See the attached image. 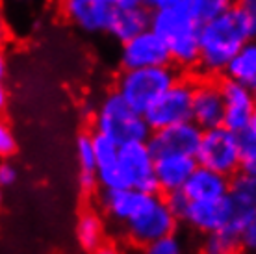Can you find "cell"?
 <instances>
[{
  "label": "cell",
  "mask_w": 256,
  "mask_h": 254,
  "mask_svg": "<svg viewBox=\"0 0 256 254\" xmlns=\"http://www.w3.org/2000/svg\"><path fill=\"white\" fill-rule=\"evenodd\" d=\"M249 39H254L249 22V6L238 0L216 17L204 19L198 28V62L195 76L221 78L232 56Z\"/></svg>",
  "instance_id": "6da1fadb"
},
{
  "label": "cell",
  "mask_w": 256,
  "mask_h": 254,
  "mask_svg": "<svg viewBox=\"0 0 256 254\" xmlns=\"http://www.w3.org/2000/svg\"><path fill=\"white\" fill-rule=\"evenodd\" d=\"M200 22L176 10H150V30L164 39L171 64L184 74H193L197 67Z\"/></svg>",
  "instance_id": "7a4b0ae2"
},
{
  "label": "cell",
  "mask_w": 256,
  "mask_h": 254,
  "mask_svg": "<svg viewBox=\"0 0 256 254\" xmlns=\"http://www.w3.org/2000/svg\"><path fill=\"white\" fill-rule=\"evenodd\" d=\"M91 132L102 134L117 145H124L132 141H147L152 130L143 114L132 108L116 89H110L91 115Z\"/></svg>",
  "instance_id": "3957f363"
},
{
  "label": "cell",
  "mask_w": 256,
  "mask_h": 254,
  "mask_svg": "<svg viewBox=\"0 0 256 254\" xmlns=\"http://www.w3.org/2000/svg\"><path fill=\"white\" fill-rule=\"evenodd\" d=\"M254 217V208L242 206L230 195H226L214 200H190L178 221L202 236L223 228H230L242 234V230Z\"/></svg>",
  "instance_id": "277c9868"
},
{
  "label": "cell",
  "mask_w": 256,
  "mask_h": 254,
  "mask_svg": "<svg viewBox=\"0 0 256 254\" xmlns=\"http://www.w3.org/2000/svg\"><path fill=\"white\" fill-rule=\"evenodd\" d=\"M182 74L184 72L176 69L173 64L141 69H121L117 72L114 89L132 108L138 110L140 114H145L148 106Z\"/></svg>",
  "instance_id": "5b68a950"
},
{
  "label": "cell",
  "mask_w": 256,
  "mask_h": 254,
  "mask_svg": "<svg viewBox=\"0 0 256 254\" xmlns=\"http://www.w3.org/2000/svg\"><path fill=\"white\" fill-rule=\"evenodd\" d=\"M178 219L174 216L162 193H148L145 202L122 224L121 232L130 245L147 248L164 236L176 234Z\"/></svg>",
  "instance_id": "8992f818"
},
{
  "label": "cell",
  "mask_w": 256,
  "mask_h": 254,
  "mask_svg": "<svg viewBox=\"0 0 256 254\" xmlns=\"http://www.w3.org/2000/svg\"><path fill=\"white\" fill-rule=\"evenodd\" d=\"M195 82H197L195 74H182L148 106L143 117L150 130H160L178 122L192 121Z\"/></svg>",
  "instance_id": "52a82bcc"
},
{
  "label": "cell",
  "mask_w": 256,
  "mask_h": 254,
  "mask_svg": "<svg viewBox=\"0 0 256 254\" xmlns=\"http://www.w3.org/2000/svg\"><path fill=\"white\" fill-rule=\"evenodd\" d=\"M197 164L212 171L232 176L242 169V160L238 152L236 134L224 126L202 130L200 145L197 148Z\"/></svg>",
  "instance_id": "ba28073f"
},
{
  "label": "cell",
  "mask_w": 256,
  "mask_h": 254,
  "mask_svg": "<svg viewBox=\"0 0 256 254\" xmlns=\"http://www.w3.org/2000/svg\"><path fill=\"white\" fill-rule=\"evenodd\" d=\"M119 164L128 188L145 193H160L154 171V156L147 141H132L119 145Z\"/></svg>",
  "instance_id": "9c48e42d"
},
{
  "label": "cell",
  "mask_w": 256,
  "mask_h": 254,
  "mask_svg": "<svg viewBox=\"0 0 256 254\" xmlns=\"http://www.w3.org/2000/svg\"><path fill=\"white\" fill-rule=\"evenodd\" d=\"M202 128L197 122L186 121L160 130H152L147 145L154 158L162 156H195L200 145Z\"/></svg>",
  "instance_id": "30bf717a"
},
{
  "label": "cell",
  "mask_w": 256,
  "mask_h": 254,
  "mask_svg": "<svg viewBox=\"0 0 256 254\" xmlns=\"http://www.w3.org/2000/svg\"><path fill=\"white\" fill-rule=\"evenodd\" d=\"M117 60L121 69H141V67L171 64V54L164 39L148 28L121 43Z\"/></svg>",
  "instance_id": "8fae6325"
},
{
  "label": "cell",
  "mask_w": 256,
  "mask_h": 254,
  "mask_svg": "<svg viewBox=\"0 0 256 254\" xmlns=\"http://www.w3.org/2000/svg\"><path fill=\"white\" fill-rule=\"evenodd\" d=\"M64 19L86 36L108 34L114 6L106 0H60Z\"/></svg>",
  "instance_id": "7c38bea8"
},
{
  "label": "cell",
  "mask_w": 256,
  "mask_h": 254,
  "mask_svg": "<svg viewBox=\"0 0 256 254\" xmlns=\"http://www.w3.org/2000/svg\"><path fill=\"white\" fill-rule=\"evenodd\" d=\"M218 80L224 102L223 126L238 134L240 130L249 126L250 115H252L256 104V95L247 84H242L226 76H221Z\"/></svg>",
  "instance_id": "4fadbf2b"
},
{
  "label": "cell",
  "mask_w": 256,
  "mask_h": 254,
  "mask_svg": "<svg viewBox=\"0 0 256 254\" xmlns=\"http://www.w3.org/2000/svg\"><path fill=\"white\" fill-rule=\"evenodd\" d=\"M224 102L216 78L197 76L195 93H193V115L192 121L197 122L202 130L223 126Z\"/></svg>",
  "instance_id": "5bb4252c"
},
{
  "label": "cell",
  "mask_w": 256,
  "mask_h": 254,
  "mask_svg": "<svg viewBox=\"0 0 256 254\" xmlns=\"http://www.w3.org/2000/svg\"><path fill=\"white\" fill-rule=\"evenodd\" d=\"M93 136V148L96 158V182L98 190H121L128 188L121 164H119V145L102 134L91 132Z\"/></svg>",
  "instance_id": "9a60e30c"
},
{
  "label": "cell",
  "mask_w": 256,
  "mask_h": 254,
  "mask_svg": "<svg viewBox=\"0 0 256 254\" xmlns=\"http://www.w3.org/2000/svg\"><path fill=\"white\" fill-rule=\"evenodd\" d=\"M147 195L148 193L134 188H121V190H100L96 193V198L108 221L116 228H121L145 202Z\"/></svg>",
  "instance_id": "2e32d148"
},
{
  "label": "cell",
  "mask_w": 256,
  "mask_h": 254,
  "mask_svg": "<svg viewBox=\"0 0 256 254\" xmlns=\"http://www.w3.org/2000/svg\"><path fill=\"white\" fill-rule=\"evenodd\" d=\"M195 156H162L154 158V171H156V182L158 191L162 195H167L171 191H178L186 186L188 178L197 167Z\"/></svg>",
  "instance_id": "e0dca14e"
},
{
  "label": "cell",
  "mask_w": 256,
  "mask_h": 254,
  "mask_svg": "<svg viewBox=\"0 0 256 254\" xmlns=\"http://www.w3.org/2000/svg\"><path fill=\"white\" fill-rule=\"evenodd\" d=\"M148 28H150V8H147L145 4L114 8L108 26V36L121 44Z\"/></svg>",
  "instance_id": "ac0fdd59"
},
{
  "label": "cell",
  "mask_w": 256,
  "mask_h": 254,
  "mask_svg": "<svg viewBox=\"0 0 256 254\" xmlns=\"http://www.w3.org/2000/svg\"><path fill=\"white\" fill-rule=\"evenodd\" d=\"M230 190V176H224L208 167L197 166L192 176L188 178L182 191L186 193L190 200H214L228 195Z\"/></svg>",
  "instance_id": "d6986e66"
},
{
  "label": "cell",
  "mask_w": 256,
  "mask_h": 254,
  "mask_svg": "<svg viewBox=\"0 0 256 254\" xmlns=\"http://www.w3.org/2000/svg\"><path fill=\"white\" fill-rule=\"evenodd\" d=\"M76 240H78V245L90 254H93V250L100 243L106 242V226H104V221L98 212L84 210L78 216Z\"/></svg>",
  "instance_id": "ffe728a7"
},
{
  "label": "cell",
  "mask_w": 256,
  "mask_h": 254,
  "mask_svg": "<svg viewBox=\"0 0 256 254\" xmlns=\"http://www.w3.org/2000/svg\"><path fill=\"white\" fill-rule=\"evenodd\" d=\"M224 76L250 86L256 78V38L249 39L240 50L232 56L224 69Z\"/></svg>",
  "instance_id": "44dd1931"
},
{
  "label": "cell",
  "mask_w": 256,
  "mask_h": 254,
  "mask_svg": "<svg viewBox=\"0 0 256 254\" xmlns=\"http://www.w3.org/2000/svg\"><path fill=\"white\" fill-rule=\"evenodd\" d=\"M200 254H244L242 238L230 228L204 234L202 243H200Z\"/></svg>",
  "instance_id": "7402d4cb"
},
{
  "label": "cell",
  "mask_w": 256,
  "mask_h": 254,
  "mask_svg": "<svg viewBox=\"0 0 256 254\" xmlns=\"http://www.w3.org/2000/svg\"><path fill=\"white\" fill-rule=\"evenodd\" d=\"M228 195L238 204L249 206V208H254L256 210V174L245 172L242 169L236 174H232Z\"/></svg>",
  "instance_id": "603a6c76"
},
{
  "label": "cell",
  "mask_w": 256,
  "mask_h": 254,
  "mask_svg": "<svg viewBox=\"0 0 256 254\" xmlns=\"http://www.w3.org/2000/svg\"><path fill=\"white\" fill-rule=\"evenodd\" d=\"M76 160L78 167H80V174H95L96 158L91 132H82L76 138Z\"/></svg>",
  "instance_id": "cb8c5ba5"
},
{
  "label": "cell",
  "mask_w": 256,
  "mask_h": 254,
  "mask_svg": "<svg viewBox=\"0 0 256 254\" xmlns=\"http://www.w3.org/2000/svg\"><path fill=\"white\" fill-rule=\"evenodd\" d=\"M148 8L150 10H176L193 19H204V0H152Z\"/></svg>",
  "instance_id": "d4e9b609"
},
{
  "label": "cell",
  "mask_w": 256,
  "mask_h": 254,
  "mask_svg": "<svg viewBox=\"0 0 256 254\" xmlns=\"http://www.w3.org/2000/svg\"><path fill=\"white\" fill-rule=\"evenodd\" d=\"M236 143H238V152H240V160L242 166L254 162L256 160V130L250 126L244 128L236 134Z\"/></svg>",
  "instance_id": "484cf974"
},
{
  "label": "cell",
  "mask_w": 256,
  "mask_h": 254,
  "mask_svg": "<svg viewBox=\"0 0 256 254\" xmlns=\"http://www.w3.org/2000/svg\"><path fill=\"white\" fill-rule=\"evenodd\" d=\"M145 252L147 254H182L184 252V247H182V242L178 240V236L169 234L150 243V245L145 248Z\"/></svg>",
  "instance_id": "4316f807"
},
{
  "label": "cell",
  "mask_w": 256,
  "mask_h": 254,
  "mask_svg": "<svg viewBox=\"0 0 256 254\" xmlns=\"http://www.w3.org/2000/svg\"><path fill=\"white\" fill-rule=\"evenodd\" d=\"M15 150H17V141H15L12 126L0 117V160L13 156Z\"/></svg>",
  "instance_id": "83f0119b"
},
{
  "label": "cell",
  "mask_w": 256,
  "mask_h": 254,
  "mask_svg": "<svg viewBox=\"0 0 256 254\" xmlns=\"http://www.w3.org/2000/svg\"><path fill=\"white\" fill-rule=\"evenodd\" d=\"M242 252L244 254H256V217L242 230Z\"/></svg>",
  "instance_id": "f1b7e54d"
},
{
  "label": "cell",
  "mask_w": 256,
  "mask_h": 254,
  "mask_svg": "<svg viewBox=\"0 0 256 254\" xmlns=\"http://www.w3.org/2000/svg\"><path fill=\"white\" fill-rule=\"evenodd\" d=\"M238 0H204V19L216 17L221 12L228 10L232 4H236ZM202 19V20H204Z\"/></svg>",
  "instance_id": "f546056e"
},
{
  "label": "cell",
  "mask_w": 256,
  "mask_h": 254,
  "mask_svg": "<svg viewBox=\"0 0 256 254\" xmlns=\"http://www.w3.org/2000/svg\"><path fill=\"white\" fill-rule=\"evenodd\" d=\"M17 176H19V172H17L13 164H10V162H0V188L2 190L15 184Z\"/></svg>",
  "instance_id": "4dcf8cb0"
},
{
  "label": "cell",
  "mask_w": 256,
  "mask_h": 254,
  "mask_svg": "<svg viewBox=\"0 0 256 254\" xmlns=\"http://www.w3.org/2000/svg\"><path fill=\"white\" fill-rule=\"evenodd\" d=\"M93 254H122V252L117 248V245H114V243H110V242H104L93 250Z\"/></svg>",
  "instance_id": "1f68e13d"
},
{
  "label": "cell",
  "mask_w": 256,
  "mask_h": 254,
  "mask_svg": "<svg viewBox=\"0 0 256 254\" xmlns=\"http://www.w3.org/2000/svg\"><path fill=\"white\" fill-rule=\"evenodd\" d=\"M114 8H124V6H140L145 4V0H106Z\"/></svg>",
  "instance_id": "d6a6232c"
},
{
  "label": "cell",
  "mask_w": 256,
  "mask_h": 254,
  "mask_svg": "<svg viewBox=\"0 0 256 254\" xmlns=\"http://www.w3.org/2000/svg\"><path fill=\"white\" fill-rule=\"evenodd\" d=\"M8 106V89L4 84V78H0V115L4 114V110Z\"/></svg>",
  "instance_id": "836d02e7"
},
{
  "label": "cell",
  "mask_w": 256,
  "mask_h": 254,
  "mask_svg": "<svg viewBox=\"0 0 256 254\" xmlns=\"http://www.w3.org/2000/svg\"><path fill=\"white\" fill-rule=\"evenodd\" d=\"M6 39H8V24H6L4 15L0 13V46L6 43Z\"/></svg>",
  "instance_id": "e575fe53"
},
{
  "label": "cell",
  "mask_w": 256,
  "mask_h": 254,
  "mask_svg": "<svg viewBox=\"0 0 256 254\" xmlns=\"http://www.w3.org/2000/svg\"><path fill=\"white\" fill-rule=\"evenodd\" d=\"M8 74V60L4 52H0V78H6Z\"/></svg>",
  "instance_id": "d590c367"
},
{
  "label": "cell",
  "mask_w": 256,
  "mask_h": 254,
  "mask_svg": "<svg viewBox=\"0 0 256 254\" xmlns=\"http://www.w3.org/2000/svg\"><path fill=\"white\" fill-rule=\"evenodd\" d=\"M242 171L250 172V174H256V160L254 162H249V164H244V166H242Z\"/></svg>",
  "instance_id": "8d00e7d4"
},
{
  "label": "cell",
  "mask_w": 256,
  "mask_h": 254,
  "mask_svg": "<svg viewBox=\"0 0 256 254\" xmlns=\"http://www.w3.org/2000/svg\"><path fill=\"white\" fill-rule=\"evenodd\" d=\"M249 126L252 128V130H256V104H254V110H252V115H250V122Z\"/></svg>",
  "instance_id": "74e56055"
},
{
  "label": "cell",
  "mask_w": 256,
  "mask_h": 254,
  "mask_svg": "<svg viewBox=\"0 0 256 254\" xmlns=\"http://www.w3.org/2000/svg\"><path fill=\"white\" fill-rule=\"evenodd\" d=\"M240 2H245V4H250V6L256 8V0H240Z\"/></svg>",
  "instance_id": "f35d334b"
},
{
  "label": "cell",
  "mask_w": 256,
  "mask_h": 254,
  "mask_svg": "<svg viewBox=\"0 0 256 254\" xmlns=\"http://www.w3.org/2000/svg\"><path fill=\"white\" fill-rule=\"evenodd\" d=\"M249 88L252 89V91H254V95H256V78H254V80H252V84H250Z\"/></svg>",
  "instance_id": "ab89813d"
},
{
  "label": "cell",
  "mask_w": 256,
  "mask_h": 254,
  "mask_svg": "<svg viewBox=\"0 0 256 254\" xmlns=\"http://www.w3.org/2000/svg\"><path fill=\"white\" fill-rule=\"evenodd\" d=\"M2 202H4V193H2V188H0V206H2Z\"/></svg>",
  "instance_id": "60d3db41"
},
{
  "label": "cell",
  "mask_w": 256,
  "mask_h": 254,
  "mask_svg": "<svg viewBox=\"0 0 256 254\" xmlns=\"http://www.w3.org/2000/svg\"><path fill=\"white\" fill-rule=\"evenodd\" d=\"M150 2H152V0H145V6L148 8V4H150Z\"/></svg>",
  "instance_id": "b9f144b4"
},
{
  "label": "cell",
  "mask_w": 256,
  "mask_h": 254,
  "mask_svg": "<svg viewBox=\"0 0 256 254\" xmlns=\"http://www.w3.org/2000/svg\"><path fill=\"white\" fill-rule=\"evenodd\" d=\"M15 2H32V0H15Z\"/></svg>",
  "instance_id": "7bdbcfd3"
},
{
  "label": "cell",
  "mask_w": 256,
  "mask_h": 254,
  "mask_svg": "<svg viewBox=\"0 0 256 254\" xmlns=\"http://www.w3.org/2000/svg\"><path fill=\"white\" fill-rule=\"evenodd\" d=\"M145 254H147V252H145Z\"/></svg>",
  "instance_id": "ee69618b"
}]
</instances>
